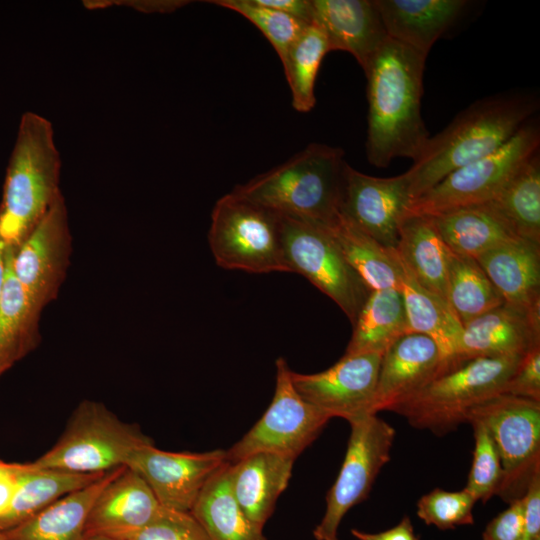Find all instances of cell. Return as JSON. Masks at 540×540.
Returning <instances> with one entry per match:
<instances>
[{"mask_svg":"<svg viewBox=\"0 0 540 540\" xmlns=\"http://www.w3.org/2000/svg\"><path fill=\"white\" fill-rule=\"evenodd\" d=\"M84 540H126V539L109 535V534L95 533V534L86 535Z\"/></svg>","mask_w":540,"mask_h":540,"instance_id":"obj_47","label":"cell"},{"mask_svg":"<svg viewBox=\"0 0 540 540\" xmlns=\"http://www.w3.org/2000/svg\"><path fill=\"white\" fill-rule=\"evenodd\" d=\"M152 442L137 425L123 422L103 403L85 399L58 441L31 463L71 473H105L126 466L136 449Z\"/></svg>","mask_w":540,"mask_h":540,"instance_id":"obj_6","label":"cell"},{"mask_svg":"<svg viewBox=\"0 0 540 540\" xmlns=\"http://www.w3.org/2000/svg\"><path fill=\"white\" fill-rule=\"evenodd\" d=\"M389 38L428 55L467 5L464 0H374Z\"/></svg>","mask_w":540,"mask_h":540,"instance_id":"obj_22","label":"cell"},{"mask_svg":"<svg viewBox=\"0 0 540 540\" xmlns=\"http://www.w3.org/2000/svg\"><path fill=\"white\" fill-rule=\"evenodd\" d=\"M351 533L358 540H418L409 517H404L399 524L380 533H367L357 529H352Z\"/></svg>","mask_w":540,"mask_h":540,"instance_id":"obj_43","label":"cell"},{"mask_svg":"<svg viewBox=\"0 0 540 540\" xmlns=\"http://www.w3.org/2000/svg\"><path fill=\"white\" fill-rule=\"evenodd\" d=\"M209 3L235 11L254 24L275 49L281 62L310 24L258 4L255 0H215Z\"/></svg>","mask_w":540,"mask_h":540,"instance_id":"obj_36","label":"cell"},{"mask_svg":"<svg viewBox=\"0 0 540 540\" xmlns=\"http://www.w3.org/2000/svg\"><path fill=\"white\" fill-rule=\"evenodd\" d=\"M344 151L311 143L232 191L281 215L328 225L340 211Z\"/></svg>","mask_w":540,"mask_h":540,"instance_id":"obj_4","label":"cell"},{"mask_svg":"<svg viewBox=\"0 0 540 540\" xmlns=\"http://www.w3.org/2000/svg\"><path fill=\"white\" fill-rule=\"evenodd\" d=\"M61 159L51 122L25 112L9 158L0 202V240L18 248L46 215L60 190Z\"/></svg>","mask_w":540,"mask_h":540,"instance_id":"obj_3","label":"cell"},{"mask_svg":"<svg viewBox=\"0 0 540 540\" xmlns=\"http://www.w3.org/2000/svg\"><path fill=\"white\" fill-rule=\"evenodd\" d=\"M352 326L345 355L384 354L396 340L409 333L400 290H372Z\"/></svg>","mask_w":540,"mask_h":540,"instance_id":"obj_31","label":"cell"},{"mask_svg":"<svg viewBox=\"0 0 540 540\" xmlns=\"http://www.w3.org/2000/svg\"><path fill=\"white\" fill-rule=\"evenodd\" d=\"M538 101L528 95H497L461 111L441 132L430 137L405 172L411 200L451 172L496 151L530 121Z\"/></svg>","mask_w":540,"mask_h":540,"instance_id":"obj_2","label":"cell"},{"mask_svg":"<svg viewBox=\"0 0 540 540\" xmlns=\"http://www.w3.org/2000/svg\"><path fill=\"white\" fill-rule=\"evenodd\" d=\"M331 416L305 401L295 390L287 361L276 360V385L271 404L256 424L229 450L234 463L248 455L269 452L296 459L320 434Z\"/></svg>","mask_w":540,"mask_h":540,"instance_id":"obj_12","label":"cell"},{"mask_svg":"<svg viewBox=\"0 0 540 540\" xmlns=\"http://www.w3.org/2000/svg\"><path fill=\"white\" fill-rule=\"evenodd\" d=\"M475 499L465 490L446 491L435 488L417 502V515L427 525L452 529L473 524Z\"/></svg>","mask_w":540,"mask_h":540,"instance_id":"obj_38","label":"cell"},{"mask_svg":"<svg viewBox=\"0 0 540 540\" xmlns=\"http://www.w3.org/2000/svg\"><path fill=\"white\" fill-rule=\"evenodd\" d=\"M452 360L445 358L427 335H403L382 356L372 413L389 411L440 374Z\"/></svg>","mask_w":540,"mask_h":540,"instance_id":"obj_17","label":"cell"},{"mask_svg":"<svg viewBox=\"0 0 540 540\" xmlns=\"http://www.w3.org/2000/svg\"><path fill=\"white\" fill-rule=\"evenodd\" d=\"M433 218L446 246L473 258L519 238L490 202L458 208Z\"/></svg>","mask_w":540,"mask_h":540,"instance_id":"obj_28","label":"cell"},{"mask_svg":"<svg viewBox=\"0 0 540 540\" xmlns=\"http://www.w3.org/2000/svg\"><path fill=\"white\" fill-rule=\"evenodd\" d=\"M350 436L339 474L326 495V509L313 531L316 540H338L345 514L368 496L381 468L390 460L395 429L377 414L348 421Z\"/></svg>","mask_w":540,"mask_h":540,"instance_id":"obj_11","label":"cell"},{"mask_svg":"<svg viewBox=\"0 0 540 540\" xmlns=\"http://www.w3.org/2000/svg\"><path fill=\"white\" fill-rule=\"evenodd\" d=\"M350 266L372 290L398 289L392 248L380 244L340 213L325 225Z\"/></svg>","mask_w":540,"mask_h":540,"instance_id":"obj_32","label":"cell"},{"mask_svg":"<svg viewBox=\"0 0 540 540\" xmlns=\"http://www.w3.org/2000/svg\"><path fill=\"white\" fill-rule=\"evenodd\" d=\"M295 458L269 452L230 463L233 495L246 516L263 528L291 477Z\"/></svg>","mask_w":540,"mask_h":540,"instance_id":"obj_23","label":"cell"},{"mask_svg":"<svg viewBox=\"0 0 540 540\" xmlns=\"http://www.w3.org/2000/svg\"><path fill=\"white\" fill-rule=\"evenodd\" d=\"M129 4L131 7L138 9L142 12H172L177 8H180L186 1H131Z\"/></svg>","mask_w":540,"mask_h":540,"instance_id":"obj_45","label":"cell"},{"mask_svg":"<svg viewBox=\"0 0 540 540\" xmlns=\"http://www.w3.org/2000/svg\"><path fill=\"white\" fill-rule=\"evenodd\" d=\"M523 496L510 502L507 509L498 514L486 527L483 540H522Z\"/></svg>","mask_w":540,"mask_h":540,"instance_id":"obj_41","label":"cell"},{"mask_svg":"<svg viewBox=\"0 0 540 540\" xmlns=\"http://www.w3.org/2000/svg\"><path fill=\"white\" fill-rule=\"evenodd\" d=\"M395 249L419 283L447 302L448 247L434 218L426 215L402 217Z\"/></svg>","mask_w":540,"mask_h":540,"instance_id":"obj_26","label":"cell"},{"mask_svg":"<svg viewBox=\"0 0 540 540\" xmlns=\"http://www.w3.org/2000/svg\"><path fill=\"white\" fill-rule=\"evenodd\" d=\"M392 254L397 267L408 332L430 337L445 358H458L463 326L449 304L423 287L395 248Z\"/></svg>","mask_w":540,"mask_h":540,"instance_id":"obj_24","label":"cell"},{"mask_svg":"<svg viewBox=\"0 0 540 540\" xmlns=\"http://www.w3.org/2000/svg\"><path fill=\"white\" fill-rule=\"evenodd\" d=\"M227 462L224 450L168 452L152 442L136 449L126 466L145 480L162 506L190 513L206 482Z\"/></svg>","mask_w":540,"mask_h":540,"instance_id":"obj_15","label":"cell"},{"mask_svg":"<svg viewBox=\"0 0 540 540\" xmlns=\"http://www.w3.org/2000/svg\"><path fill=\"white\" fill-rule=\"evenodd\" d=\"M0 540H6L1 531H0Z\"/></svg>","mask_w":540,"mask_h":540,"instance_id":"obj_49","label":"cell"},{"mask_svg":"<svg viewBox=\"0 0 540 540\" xmlns=\"http://www.w3.org/2000/svg\"><path fill=\"white\" fill-rule=\"evenodd\" d=\"M277 215L290 272L301 274L332 299L353 325L371 292L369 287L347 262L324 224Z\"/></svg>","mask_w":540,"mask_h":540,"instance_id":"obj_9","label":"cell"},{"mask_svg":"<svg viewBox=\"0 0 540 540\" xmlns=\"http://www.w3.org/2000/svg\"><path fill=\"white\" fill-rule=\"evenodd\" d=\"M410 201L405 172L374 177L346 163L340 213L383 246L396 247L399 224Z\"/></svg>","mask_w":540,"mask_h":540,"instance_id":"obj_16","label":"cell"},{"mask_svg":"<svg viewBox=\"0 0 540 540\" xmlns=\"http://www.w3.org/2000/svg\"><path fill=\"white\" fill-rule=\"evenodd\" d=\"M523 356L456 358L421 389L394 405L409 424L437 435L466 423L467 413L501 394Z\"/></svg>","mask_w":540,"mask_h":540,"instance_id":"obj_5","label":"cell"},{"mask_svg":"<svg viewBox=\"0 0 540 540\" xmlns=\"http://www.w3.org/2000/svg\"><path fill=\"white\" fill-rule=\"evenodd\" d=\"M5 253H6V247L0 240V299L2 294V288L5 278Z\"/></svg>","mask_w":540,"mask_h":540,"instance_id":"obj_46","label":"cell"},{"mask_svg":"<svg viewBox=\"0 0 540 540\" xmlns=\"http://www.w3.org/2000/svg\"><path fill=\"white\" fill-rule=\"evenodd\" d=\"M311 23L324 32L330 51L350 53L364 72L388 38L374 0H312Z\"/></svg>","mask_w":540,"mask_h":540,"instance_id":"obj_18","label":"cell"},{"mask_svg":"<svg viewBox=\"0 0 540 540\" xmlns=\"http://www.w3.org/2000/svg\"><path fill=\"white\" fill-rule=\"evenodd\" d=\"M105 473L79 474L37 468L31 462L22 463L11 504L0 516V531L24 522L61 497L93 483Z\"/></svg>","mask_w":540,"mask_h":540,"instance_id":"obj_30","label":"cell"},{"mask_svg":"<svg viewBox=\"0 0 540 540\" xmlns=\"http://www.w3.org/2000/svg\"><path fill=\"white\" fill-rule=\"evenodd\" d=\"M490 203L506 218L516 235L540 245V158H529Z\"/></svg>","mask_w":540,"mask_h":540,"instance_id":"obj_34","label":"cell"},{"mask_svg":"<svg viewBox=\"0 0 540 540\" xmlns=\"http://www.w3.org/2000/svg\"><path fill=\"white\" fill-rule=\"evenodd\" d=\"M190 513L208 540H267L233 495L229 462L206 482Z\"/></svg>","mask_w":540,"mask_h":540,"instance_id":"obj_29","label":"cell"},{"mask_svg":"<svg viewBox=\"0 0 540 540\" xmlns=\"http://www.w3.org/2000/svg\"><path fill=\"white\" fill-rule=\"evenodd\" d=\"M330 52L324 32L310 23L289 49L282 62L292 95V106L308 112L315 105L314 86L323 57Z\"/></svg>","mask_w":540,"mask_h":540,"instance_id":"obj_35","label":"cell"},{"mask_svg":"<svg viewBox=\"0 0 540 540\" xmlns=\"http://www.w3.org/2000/svg\"><path fill=\"white\" fill-rule=\"evenodd\" d=\"M446 293L447 302L462 326L504 303L477 260L449 248Z\"/></svg>","mask_w":540,"mask_h":540,"instance_id":"obj_33","label":"cell"},{"mask_svg":"<svg viewBox=\"0 0 540 540\" xmlns=\"http://www.w3.org/2000/svg\"><path fill=\"white\" fill-rule=\"evenodd\" d=\"M208 243L221 268L258 274L290 272L278 215L234 191L216 201Z\"/></svg>","mask_w":540,"mask_h":540,"instance_id":"obj_7","label":"cell"},{"mask_svg":"<svg viewBox=\"0 0 540 540\" xmlns=\"http://www.w3.org/2000/svg\"><path fill=\"white\" fill-rule=\"evenodd\" d=\"M426 55L387 38L364 72L367 78L366 156L385 168L418 158L430 138L421 114Z\"/></svg>","mask_w":540,"mask_h":540,"instance_id":"obj_1","label":"cell"},{"mask_svg":"<svg viewBox=\"0 0 540 540\" xmlns=\"http://www.w3.org/2000/svg\"><path fill=\"white\" fill-rule=\"evenodd\" d=\"M119 468L61 497L24 522L1 531L2 534L6 540H84L91 508Z\"/></svg>","mask_w":540,"mask_h":540,"instance_id":"obj_25","label":"cell"},{"mask_svg":"<svg viewBox=\"0 0 540 540\" xmlns=\"http://www.w3.org/2000/svg\"><path fill=\"white\" fill-rule=\"evenodd\" d=\"M475 259L504 303L540 313V245L516 238Z\"/></svg>","mask_w":540,"mask_h":540,"instance_id":"obj_21","label":"cell"},{"mask_svg":"<svg viewBox=\"0 0 540 540\" xmlns=\"http://www.w3.org/2000/svg\"><path fill=\"white\" fill-rule=\"evenodd\" d=\"M503 393L540 401V346L522 357Z\"/></svg>","mask_w":540,"mask_h":540,"instance_id":"obj_40","label":"cell"},{"mask_svg":"<svg viewBox=\"0 0 540 540\" xmlns=\"http://www.w3.org/2000/svg\"><path fill=\"white\" fill-rule=\"evenodd\" d=\"M116 537L126 540H208L191 513L171 509H167L160 519Z\"/></svg>","mask_w":540,"mask_h":540,"instance_id":"obj_39","label":"cell"},{"mask_svg":"<svg viewBox=\"0 0 540 540\" xmlns=\"http://www.w3.org/2000/svg\"><path fill=\"white\" fill-rule=\"evenodd\" d=\"M255 1L262 6L291 15L307 23H311L312 0H255Z\"/></svg>","mask_w":540,"mask_h":540,"instance_id":"obj_44","label":"cell"},{"mask_svg":"<svg viewBox=\"0 0 540 540\" xmlns=\"http://www.w3.org/2000/svg\"><path fill=\"white\" fill-rule=\"evenodd\" d=\"M40 315L13 274L10 249L6 248L0 299V378L40 344Z\"/></svg>","mask_w":540,"mask_h":540,"instance_id":"obj_27","label":"cell"},{"mask_svg":"<svg viewBox=\"0 0 540 540\" xmlns=\"http://www.w3.org/2000/svg\"><path fill=\"white\" fill-rule=\"evenodd\" d=\"M540 346V313L509 304L463 326L458 358L524 356Z\"/></svg>","mask_w":540,"mask_h":540,"instance_id":"obj_20","label":"cell"},{"mask_svg":"<svg viewBox=\"0 0 540 540\" xmlns=\"http://www.w3.org/2000/svg\"><path fill=\"white\" fill-rule=\"evenodd\" d=\"M383 353L345 355L314 374L291 371L298 394L311 405L347 421L372 413Z\"/></svg>","mask_w":540,"mask_h":540,"instance_id":"obj_14","label":"cell"},{"mask_svg":"<svg viewBox=\"0 0 540 540\" xmlns=\"http://www.w3.org/2000/svg\"><path fill=\"white\" fill-rule=\"evenodd\" d=\"M475 447L465 490L475 499L486 502L498 495L503 481V470L495 445L486 429L471 422Z\"/></svg>","mask_w":540,"mask_h":540,"instance_id":"obj_37","label":"cell"},{"mask_svg":"<svg viewBox=\"0 0 540 540\" xmlns=\"http://www.w3.org/2000/svg\"><path fill=\"white\" fill-rule=\"evenodd\" d=\"M14 463H8L0 460V475L9 471L13 467Z\"/></svg>","mask_w":540,"mask_h":540,"instance_id":"obj_48","label":"cell"},{"mask_svg":"<svg viewBox=\"0 0 540 540\" xmlns=\"http://www.w3.org/2000/svg\"><path fill=\"white\" fill-rule=\"evenodd\" d=\"M522 540H540V468L531 475L523 494Z\"/></svg>","mask_w":540,"mask_h":540,"instance_id":"obj_42","label":"cell"},{"mask_svg":"<svg viewBox=\"0 0 540 540\" xmlns=\"http://www.w3.org/2000/svg\"><path fill=\"white\" fill-rule=\"evenodd\" d=\"M167 509L136 471L122 466L96 498L86 535L119 536L160 519Z\"/></svg>","mask_w":540,"mask_h":540,"instance_id":"obj_19","label":"cell"},{"mask_svg":"<svg viewBox=\"0 0 540 540\" xmlns=\"http://www.w3.org/2000/svg\"><path fill=\"white\" fill-rule=\"evenodd\" d=\"M10 249L13 274L40 312L58 297L72 253L68 211L61 194L18 248Z\"/></svg>","mask_w":540,"mask_h":540,"instance_id":"obj_13","label":"cell"},{"mask_svg":"<svg viewBox=\"0 0 540 540\" xmlns=\"http://www.w3.org/2000/svg\"><path fill=\"white\" fill-rule=\"evenodd\" d=\"M539 126L524 124L504 145L447 176L407 205L404 216H437L492 201L513 174L539 152Z\"/></svg>","mask_w":540,"mask_h":540,"instance_id":"obj_8","label":"cell"},{"mask_svg":"<svg viewBox=\"0 0 540 540\" xmlns=\"http://www.w3.org/2000/svg\"><path fill=\"white\" fill-rule=\"evenodd\" d=\"M480 423L500 458L503 481L498 495L511 502L525 493L540 468V401L498 394L472 408L466 423Z\"/></svg>","mask_w":540,"mask_h":540,"instance_id":"obj_10","label":"cell"}]
</instances>
